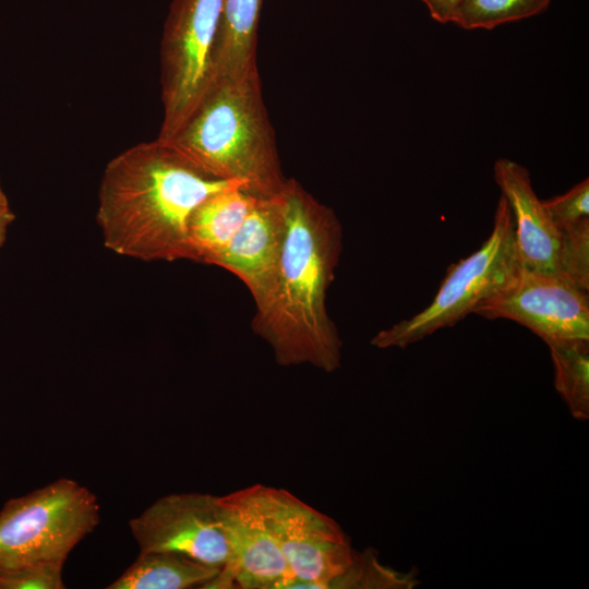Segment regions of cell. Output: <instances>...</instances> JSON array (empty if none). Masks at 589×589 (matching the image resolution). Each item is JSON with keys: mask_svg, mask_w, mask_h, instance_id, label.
I'll list each match as a JSON object with an SVG mask.
<instances>
[{"mask_svg": "<svg viewBox=\"0 0 589 589\" xmlns=\"http://www.w3.org/2000/svg\"><path fill=\"white\" fill-rule=\"evenodd\" d=\"M280 196L286 235L278 273L251 326L271 346L277 364H310L332 373L341 365L342 342L326 294L341 253V225L294 179H287Z\"/></svg>", "mask_w": 589, "mask_h": 589, "instance_id": "1", "label": "cell"}, {"mask_svg": "<svg viewBox=\"0 0 589 589\" xmlns=\"http://www.w3.org/2000/svg\"><path fill=\"white\" fill-rule=\"evenodd\" d=\"M232 185L241 184L206 171L164 140L133 145L107 164L100 180L96 220L104 244L145 262L190 260L192 212Z\"/></svg>", "mask_w": 589, "mask_h": 589, "instance_id": "2", "label": "cell"}, {"mask_svg": "<svg viewBox=\"0 0 589 589\" xmlns=\"http://www.w3.org/2000/svg\"><path fill=\"white\" fill-rule=\"evenodd\" d=\"M164 141L206 171L240 183L259 199L276 196L287 181L259 69L239 77L215 79Z\"/></svg>", "mask_w": 589, "mask_h": 589, "instance_id": "3", "label": "cell"}, {"mask_svg": "<svg viewBox=\"0 0 589 589\" xmlns=\"http://www.w3.org/2000/svg\"><path fill=\"white\" fill-rule=\"evenodd\" d=\"M521 268L512 209L501 195L492 231L481 248L447 268L437 293L424 310L380 330L371 345L378 349L406 348L456 325L481 302L512 285Z\"/></svg>", "mask_w": 589, "mask_h": 589, "instance_id": "4", "label": "cell"}, {"mask_svg": "<svg viewBox=\"0 0 589 589\" xmlns=\"http://www.w3.org/2000/svg\"><path fill=\"white\" fill-rule=\"evenodd\" d=\"M99 520L96 495L67 478L10 498L0 510V568L64 564Z\"/></svg>", "mask_w": 589, "mask_h": 589, "instance_id": "5", "label": "cell"}, {"mask_svg": "<svg viewBox=\"0 0 589 589\" xmlns=\"http://www.w3.org/2000/svg\"><path fill=\"white\" fill-rule=\"evenodd\" d=\"M224 0H173L160 40L164 108L158 139L167 140L213 82V51Z\"/></svg>", "mask_w": 589, "mask_h": 589, "instance_id": "6", "label": "cell"}, {"mask_svg": "<svg viewBox=\"0 0 589 589\" xmlns=\"http://www.w3.org/2000/svg\"><path fill=\"white\" fill-rule=\"evenodd\" d=\"M259 506L294 577L289 588L327 589L352 563L340 526L286 489L254 484Z\"/></svg>", "mask_w": 589, "mask_h": 589, "instance_id": "7", "label": "cell"}, {"mask_svg": "<svg viewBox=\"0 0 589 589\" xmlns=\"http://www.w3.org/2000/svg\"><path fill=\"white\" fill-rule=\"evenodd\" d=\"M140 552H173L221 570L229 544L217 496L173 493L159 497L129 521Z\"/></svg>", "mask_w": 589, "mask_h": 589, "instance_id": "8", "label": "cell"}, {"mask_svg": "<svg viewBox=\"0 0 589 589\" xmlns=\"http://www.w3.org/2000/svg\"><path fill=\"white\" fill-rule=\"evenodd\" d=\"M474 314L514 321L546 342L561 339L589 340V296L564 278L529 271L507 288L481 302Z\"/></svg>", "mask_w": 589, "mask_h": 589, "instance_id": "9", "label": "cell"}, {"mask_svg": "<svg viewBox=\"0 0 589 589\" xmlns=\"http://www.w3.org/2000/svg\"><path fill=\"white\" fill-rule=\"evenodd\" d=\"M229 560L204 588L286 589L294 577L259 506L253 485L217 496Z\"/></svg>", "mask_w": 589, "mask_h": 589, "instance_id": "10", "label": "cell"}, {"mask_svg": "<svg viewBox=\"0 0 589 589\" xmlns=\"http://www.w3.org/2000/svg\"><path fill=\"white\" fill-rule=\"evenodd\" d=\"M285 235L286 217L280 193L257 199L231 241L211 264L229 271L243 281L255 306L260 308L275 286Z\"/></svg>", "mask_w": 589, "mask_h": 589, "instance_id": "11", "label": "cell"}, {"mask_svg": "<svg viewBox=\"0 0 589 589\" xmlns=\"http://www.w3.org/2000/svg\"><path fill=\"white\" fill-rule=\"evenodd\" d=\"M494 179L512 209L522 266L558 276L561 231L536 194L528 169L508 158H498Z\"/></svg>", "mask_w": 589, "mask_h": 589, "instance_id": "12", "label": "cell"}, {"mask_svg": "<svg viewBox=\"0 0 589 589\" xmlns=\"http://www.w3.org/2000/svg\"><path fill=\"white\" fill-rule=\"evenodd\" d=\"M232 185L203 200L188 223L190 261L211 264L237 233L256 200Z\"/></svg>", "mask_w": 589, "mask_h": 589, "instance_id": "13", "label": "cell"}, {"mask_svg": "<svg viewBox=\"0 0 589 589\" xmlns=\"http://www.w3.org/2000/svg\"><path fill=\"white\" fill-rule=\"evenodd\" d=\"M262 0H224L213 51V81L257 70L256 44Z\"/></svg>", "mask_w": 589, "mask_h": 589, "instance_id": "14", "label": "cell"}, {"mask_svg": "<svg viewBox=\"0 0 589 589\" xmlns=\"http://www.w3.org/2000/svg\"><path fill=\"white\" fill-rule=\"evenodd\" d=\"M219 569L173 552H140L108 589L204 588Z\"/></svg>", "mask_w": 589, "mask_h": 589, "instance_id": "15", "label": "cell"}, {"mask_svg": "<svg viewBox=\"0 0 589 589\" xmlns=\"http://www.w3.org/2000/svg\"><path fill=\"white\" fill-rule=\"evenodd\" d=\"M554 366V385L570 413L589 418V340L561 339L546 342Z\"/></svg>", "mask_w": 589, "mask_h": 589, "instance_id": "16", "label": "cell"}, {"mask_svg": "<svg viewBox=\"0 0 589 589\" xmlns=\"http://www.w3.org/2000/svg\"><path fill=\"white\" fill-rule=\"evenodd\" d=\"M551 0H462L453 24L464 29H492L542 13Z\"/></svg>", "mask_w": 589, "mask_h": 589, "instance_id": "17", "label": "cell"}, {"mask_svg": "<svg viewBox=\"0 0 589 589\" xmlns=\"http://www.w3.org/2000/svg\"><path fill=\"white\" fill-rule=\"evenodd\" d=\"M418 581L410 574H401L382 565L376 552L354 551L350 566L327 589L341 588H411Z\"/></svg>", "mask_w": 589, "mask_h": 589, "instance_id": "18", "label": "cell"}, {"mask_svg": "<svg viewBox=\"0 0 589 589\" xmlns=\"http://www.w3.org/2000/svg\"><path fill=\"white\" fill-rule=\"evenodd\" d=\"M558 276L589 290V218L561 231Z\"/></svg>", "mask_w": 589, "mask_h": 589, "instance_id": "19", "label": "cell"}, {"mask_svg": "<svg viewBox=\"0 0 589 589\" xmlns=\"http://www.w3.org/2000/svg\"><path fill=\"white\" fill-rule=\"evenodd\" d=\"M63 563L0 568V589H63Z\"/></svg>", "mask_w": 589, "mask_h": 589, "instance_id": "20", "label": "cell"}, {"mask_svg": "<svg viewBox=\"0 0 589 589\" xmlns=\"http://www.w3.org/2000/svg\"><path fill=\"white\" fill-rule=\"evenodd\" d=\"M543 204L560 231L589 218V180L584 179L566 193L544 200Z\"/></svg>", "mask_w": 589, "mask_h": 589, "instance_id": "21", "label": "cell"}, {"mask_svg": "<svg viewBox=\"0 0 589 589\" xmlns=\"http://www.w3.org/2000/svg\"><path fill=\"white\" fill-rule=\"evenodd\" d=\"M431 17L441 24L452 23L462 0H421Z\"/></svg>", "mask_w": 589, "mask_h": 589, "instance_id": "22", "label": "cell"}, {"mask_svg": "<svg viewBox=\"0 0 589 589\" xmlns=\"http://www.w3.org/2000/svg\"><path fill=\"white\" fill-rule=\"evenodd\" d=\"M14 217V213L11 209L9 200L0 182V224L12 225Z\"/></svg>", "mask_w": 589, "mask_h": 589, "instance_id": "23", "label": "cell"}, {"mask_svg": "<svg viewBox=\"0 0 589 589\" xmlns=\"http://www.w3.org/2000/svg\"><path fill=\"white\" fill-rule=\"evenodd\" d=\"M10 224H0V250L5 243Z\"/></svg>", "mask_w": 589, "mask_h": 589, "instance_id": "24", "label": "cell"}]
</instances>
